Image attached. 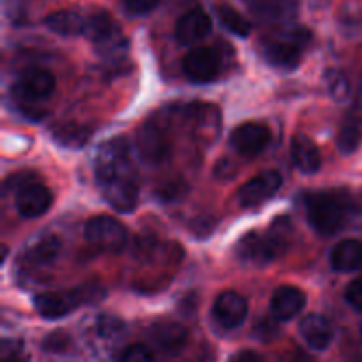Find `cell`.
Returning <instances> with one entry per match:
<instances>
[{"mask_svg": "<svg viewBox=\"0 0 362 362\" xmlns=\"http://www.w3.org/2000/svg\"><path fill=\"white\" fill-rule=\"evenodd\" d=\"M264 53L265 59L272 66L279 67V69L292 71L300 64V46L293 45V42L286 41V39L276 37L272 41H269Z\"/></svg>", "mask_w": 362, "mask_h": 362, "instance_id": "cell-18", "label": "cell"}, {"mask_svg": "<svg viewBox=\"0 0 362 362\" xmlns=\"http://www.w3.org/2000/svg\"><path fill=\"white\" fill-rule=\"evenodd\" d=\"M46 28H49L55 34L64 35V37H74V35L83 34L85 21L83 18L78 13L69 9L55 11V13H49L45 18Z\"/></svg>", "mask_w": 362, "mask_h": 362, "instance_id": "cell-22", "label": "cell"}, {"mask_svg": "<svg viewBox=\"0 0 362 362\" xmlns=\"http://www.w3.org/2000/svg\"><path fill=\"white\" fill-rule=\"evenodd\" d=\"M55 85L57 81L53 73L39 69V67H32V69L23 71L16 78L13 90L20 99H25L28 103H37L42 99H48L55 90Z\"/></svg>", "mask_w": 362, "mask_h": 362, "instance_id": "cell-5", "label": "cell"}, {"mask_svg": "<svg viewBox=\"0 0 362 362\" xmlns=\"http://www.w3.org/2000/svg\"><path fill=\"white\" fill-rule=\"evenodd\" d=\"M76 303H74L73 296H62V293L55 292H45L37 293L34 297V308L42 318L46 320H57V318L66 317L69 311L74 310Z\"/></svg>", "mask_w": 362, "mask_h": 362, "instance_id": "cell-19", "label": "cell"}, {"mask_svg": "<svg viewBox=\"0 0 362 362\" xmlns=\"http://www.w3.org/2000/svg\"><path fill=\"white\" fill-rule=\"evenodd\" d=\"M23 354H21V346L16 345L13 341H6L2 346V361L4 362H21L23 359Z\"/></svg>", "mask_w": 362, "mask_h": 362, "instance_id": "cell-36", "label": "cell"}, {"mask_svg": "<svg viewBox=\"0 0 362 362\" xmlns=\"http://www.w3.org/2000/svg\"><path fill=\"white\" fill-rule=\"evenodd\" d=\"M154 339L165 352L175 354L186 345L187 331L184 325L175 322H165L154 327Z\"/></svg>", "mask_w": 362, "mask_h": 362, "instance_id": "cell-23", "label": "cell"}, {"mask_svg": "<svg viewBox=\"0 0 362 362\" xmlns=\"http://www.w3.org/2000/svg\"><path fill=\"white\" fill-rule=\"evenodd\" d=\"M184 74L194 83H207L216 80L221 71V59L218 53L207 46L193 48L184 57Z\"/></svg>", "mask_w": 362, "mask_h": 362, "instance_id": "cell-6", "label": "cell"}, {"mask_svg": "<svg viewBox=\"0 0 362 362\" xmlns=\"http://www.w3.org/2000/svg\"><path fill=\"white\" fill-rule=\"evenodd\" d=\"M90 136V131L83 126H78V124H71V126L62 127L59 133L55 134V140L60 141L66 147H81L88 141Z\"/></svg>", "mask_w": 362, "mask_h": 362, "instance_id": "cell-28", "label": "cell"}, {"mask_svg": "<svg viewBox=\"0 0 362 362\" xmlns=\"http://www.w3.org/2000/svg\"><path fill=\"white\" fill-rule=\"evenodd\" d=\"M300 334H303L308 346H311L317 352H324L325 349H329L332 338H334L331 322L318 313H311L303 318V322H300Z\"/></svg>", "mask_w": 362, "mask_h": 362, "instance_id": "cell-15", "label": "cell"}, {"mask_svg": "<svg viewBox=\"0 0 362 362\" xmlns=\"http://www.w3.org/2000/svg\"><path fill=\"white\" fill-rule=\"evenodd\" d=\"M334 271L352 272L362 267V243L357 239H345L334 246L331 253Z\"/></svg>", "mask_w": 362, "mask_h": 362, "instance_id": "cell-20", "label": "cell"}, {"mask_svg": "<svg viewBox=\"0 0 362 362\" xmlns=\"http://www.w3.org/2000/svg\"><path fill=\"white\" fill-rule=\"evenodd\" d=\"M251 13L264 21H286L299 9V0H246Z\"/></svg>", "mask_w": 362, "mask_h": 362, "instance_id": "cell-17", "label": "cell"}, {"mask_svg": "<svg viewBox=\"0 0 362 362\" xmlns=\"http://www.w3.org/2000/svg\"><path fill=\"white\" fill-rule=\"evenodd\" d=\"M237 255L240 260L247 262V264H271L276 258H279V253L276 251L274 244L271 239L265 235H260L257 232H251L240 239L239 246H237Z\"/></svg>", "mask_w": 362, "mask_h": 362, "instance_id": "cell-13", "label": "cell"}, {"mask_svg": "<svg viewBox=\"0 0 362 362\" xmlns=\"http://www.w3.org/2000/svg\"><path fill=\"white\" fill-rule=\"evenodd\" d=\"M120 362H156L151 350L144 345H131L124 350Z\"/></svg>", "mask_w": 362, "mask_h": 362, "instance_id": "cell-32", "label": "cell"}, {"mask_svg": "<svg viewBox=\"0 0 362 362\" xmlns=\"http://www.w3.org/2000/svg\"><path fill=\"white\" fill-rule=\"evenodd\" d=\"M255 334H257V338H260L262 341H271V339H274L276 336H278V325L272 320L264 318V320H260V324L257 325V329H255Z\"/></svg>", "mask_w": 362, "mask_h": 362, "instance_id": "cell-35", "label": "cell"}, {"mask_svg": "<svg viewBox=\"0 0 362 362\" xmlns=\"http://www.w3.org/2000/svg\"><path fill=\"white\" fill-rule=\"evenodd\" d=\"M83 35L98 46V52L108 60H119L127 52V39L117 21L106 11H98L85 21Z\"/></svg>", "mask_w": 362, "mask_h": 362, "instance_id": "cell-3", "label": "cell"}, {"mask_svg": "<svg viewBox=\"0 0 362 362\" xmlns=\"http://www.w3.org/2000/svg\"><path fill=\"white\" fill-rule=\"evenodd\" d=\"M138 151L144 161L151 163V165H158L163 159L168 156L170 152V141L168 134H166L165 127L159 120L145 124L144 129L140 131L138 136Z\"/></svg>", "mask_w": 362, "mask_h": 362, "instance_id": "cell-10", "label": "cell"}, {"mask_svg": "<svg viewBox=\"0 0 362 362\" xmlns=\"http://www.w3.org/2000/svg\"><path fill=\"white\" fill-rule=\"evenodd\" d=\"M69 343H71V339L66 332L57 331V332H52V334L45 339L42 346H45L48 352H64V350L69 346Z\"/></svg>", "mask_w": 362, "mask_h": 362, "instance_id": "cell-33", "label": "cell"}, {"mask_svg": "<svg viewBox=\"0 0 362 362\" xmlns=\"http://www.w3.org/2000/svg\"><path fill=\"white\" fill-rule=\"evenodd\" d=\"M85 239L99 251L119 255L127 246V230L112 216H95L85 225Z\"/></svg>", "mask_w": 362, "mask_h": 362, "instance_id": "cell-4", "label": "cell"}, {"mask_svg": "<svg viewBox=\"0 0 362 362\" xmlns=\"http://www.w3.org/2000/svg\"><path fill=\"white\" fill-rule=\"evenodd\" d=\"M230 362H265L260 354L253 352V350H243V352L235 354Z\"/></svg>", "mask_w": 362, "mask_h": 362, "instance_id": "cell-38", "label": "cell"}, {"mask_svg": "<svg viewBox=\"0 0 362 362\" xmlns=\"http://www.w3.org/2000/svg\"><path fill=\"white\" fill-rule=\"evenodd\" d=\"M98 327H99V331H101V334L108 336V334H113V332L120 327V324L112 317H101L99 318Z\"/></svg>", "mask_w": 362, "mask_h": 362, "instance_id": "cell-37", "label": "cell"}, {"mask_svg": "<svg viewBox=\"0 0 362 362\" xmlns=\"http://www.w3.org/2000/svg\"><path fill=\"white\" fill-rule=\"evenodd\" d=\"M362 141V129L356 120H346L341 127H339L338 140H336V145H338L339 152L343 154H354L357 148L361 147Z\"/></svg>", "mask_w": 362, "mask_h": 362, "instance_id": "cell-27", "label": "cell"}, {"mask_svg": "<svg viewBox=\"0 0 362 362\" xmlns=\"http://www.w3.org/2000/svg\"><path fill=\"white\" fill-rule=\"evenodd\" d=\"M356 209L350 194L311 193L306 198V212L310 225L322 235H332L345 225V219Z\"/></svg>", "mask_w": 362, "mask_h": 362, "instance_id": "cell-2", "label": "cell"}, {"mask_svg": "<svg viewBox=\"0 0 362 362\" xmlns=\"http://www.w3.org/2000/svg\"><path fill=\"white\" fill-rule=\"evenodd\" d=\"M212 32V20L205 11L193 9L184 14L175 27V35L180 45H194Z\"/></svg>", "mask_w": 362, "mask_h": 362, "instance_id": "cell-14", "label": "cell"}, {"mask_svg": "<svg viewBox=\"0 0 362 362\" xmlns=\"http://www.w3.org/2000/svg\"><path fill=\"white\" fill-rule=\"evenodd\" d=\"M325 81H327V88L332 94V98L338 99V101H345L349 98L350 92V83L349 78L341 73V71L331 69L325 73Z\"/></svg>", "mask_w": 362, "mask_h": 362, "instance_id": "cell-29", "label": "cell"}, {"mask_svg": "<svg viewBox=\"0 0 362 362\" xmlns=\"http://www.w3.org/2000/svg\"><path fill=\"white\" fill-rule=\"evenodd\" d=\"M292 362H313V361L308 359V356H304V354H299V357L296 356V359H293Z\"/></svg>", "mask_w": 362, "mask_h": 362, "instance_id": "cell-39", "label": "cell"}, {"mask_svg": "<svg viewBox=\"0 0 362 362\" xmlns=\"http://www.w3.org/2000/svg\"><path fill=\"white\" fill-rule=\"evenodd\" d=\"M346 303L354 308V310L362 311V276L354 279L349 286H346Z\"/></svg>", "mask_w": 362, "mask_h": 362, "instance_id": "cell-34", "label": "cell"}, {"mask_svg": "<svg viewBox=\"0 0 362 362\" xmlns=\"http://www.w3.org/2000/svg\"><path fill=\"white\" fill-rule=\"evenodd\" d=\"M161 4V0H122V7L131 16H141L154 11Z\"/></svg>", "mask_w": 362, "mask_h": 362, "instance_id": "cell-31", "label": "cell"}, {"mask_svg": "<svg viewBox=\"0 0 362 362\" xmlns=\"http://www.w3.org/2000/svg\"><path fill=\"white\" fill-rule=\"evenodd\" d=\"M187 117L193 124L194 131L200 136H207L209 140H214L216 133L219 129V112L216 106L205 105V103H194L187 106Z\"/></svg>", "mask_w": 362, "mask_h": 362, "instance_id": "cell-21", "label": "cell"}, {"mask_svg": "<svg viewBox=\"0 0 362 362\" xmlns=\"http://www.w3.org/2000/svg\"><path fill=\"white\" fill-rule=\"evenodd\" d=\"M218 11V16L221 20V23L228 28L232 34L239 35V37H247L251 34V23L235 9L232 7L230 4H218L216 7Z\"/></svg>", "mask_w": 362, "mask_h": 362, "instance_id": "cell-25", "label": "cell"}, {"mask_svg": "<svg viewBox=\"0 0 362 362\" xmlns=\"http://www.w3.org/2000/svg\"><path fill=\"white\" fill-rule=\"evenodd\" d=\"M60 253V239L57 235H46L35 240L30 247H28V260L32 264L46 265L49 262L55 260Z\"/></svg>", "mask_w": 362, "mask_h": 362, "instance_id": "cell-24", "label": "cell"}, {"mask_svg": "<svg viewBox=\"0 0 362 362\" xmlns=\"http://www.w3.org/2000/svg\"><path fill=\"white\" fill-rule=\"evenodd\" d=\"M212 315H214V320L223 329H235L243 325V322L246 320L247 300L240 293L233 292V290L223 292L214 300Z\"/></svg>", "mask_w": 362, "mask_h": 362, "instance_id": "cell-11", "label": "cell"}, {"mask_svg": "<svg viewBox=\"0 0 362 362\" xmlns=\"http://www.w3.org/2000/svg\"><path fill=\"white\" fill-rule=\"evenodd\" d=\"M16 209L23 218H39L46 214L53 204V194L45 184L32 182L25 184L16 191Z\"/></svg>", "mask_w": 362, "mask_h": 362, "instance_id": "cell-9", "label": "cell"}, {"mask_svg": "<svg viewBox=\"0 0 362 362\" xmlns=\"http://www.w3.org/2000/svg\"><path fill=\"white\" fill-rule=\"evenodd\" d=\"M267 237L271 239V243L274 244L276 250H278L279 257H281V255L288 250L293 237V226L290 218H286V216L276 218L274 221H272L271 228L267 230Z\"/></svg>", "mask_w": 362, "mask_h": 362, "instance_id": "cell-26", "label": "cell"}, {"mask_svg": "<svg viewBox=\"0 0 362 362\" xmlns=\"http://www.w3.org/2000/svg\"><path fill=\"white\" fill-rule=\"evenodd\" d=\"M306 306V293L292 285L279 286L271 299V313L278 322L296 318Z\"/></svg>", "mask_w": 362, "mask_h": 362, "instance_id": "cell-12", "label": "cell"}, {"mask_svg": "<svg viewBox=\"0 0 362 362\" xmlns=\"http://www.w3.org/2000/svg\"><path fill=\"white\" fill-rule=\"evenodd\" d=\"M283 184L281 173L276 170H269V172L258 173L257 177L247 180L243 187L239 189V202L243 207H257L264 202L271 200L276 193L279 191Z\"/></svg>", "mask_w": 362, "mask_h": 362, "instance_id": "cell-7", "label": "cell"}, {"mask_svg": "<svg viewBox=\"0 0 362 362\" xmlns=\"http://www.w3.org/2000/svg\"><path fill=\"white\" fill-rule=\"evenodd\" d=\"M73 299L76 304L81 303H95V300L103 299L105 297V290L99 283H87V285L80 286L78 290H74L73 293Z\"/></svg>", "mask_w": 362, "mask_h": 362, "instance_id": "cell-30", "label": "cell"}, {"mask_svg": "<svg viewBox=\"0 0 362 362\" xmlns=\"http://www.w3.org/2000/svg\"><path fill=\"white\" fill-rule=\"evenodd\" d=\"M269 141H271V131L260 122H244L230 134V144L243 156L260 154L262 151H265Z\"/></svg>", "mask_w": 362, "mask_h": 362, "instance_id": "cell-8", "label": "cell"}, {"mask_svg": "<svg viewBox=\"0 0 362 362\" xmlns=\"http://www.w3.org/2000/svg\"><path fill=\"white\" fill-rule=\"evenodd\" d=\"M95 179L105 200L119 212H133L138 204V175L124 138H112L98 148Z\"/></svg>", "mask_w": 362, "mask_h": 362, "instance_id": "cell-1", "label": "cell"}, {"mask_svg": "<svg viewBox=\"0 0 362 362\" xmlns=\"http://www.w3.org/2000/svg\"><path fill=\"white\" fill-rule=\"evenodd\" d=\"M292 159L293 165L303 173H315L322 166V156L317 144L306 134L299 133L292 138Z\"/></svg>", "mask_w": 362, "mask_h": 362, "instance_id": "cell-16", "label": "cell"}]
</instances>
